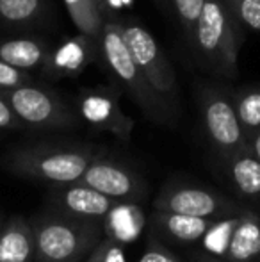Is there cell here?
<instances>
[{
    "label": "cell",
    "instance_id": "cell-1",
    "mask_svg": "<svg viewBox=\"0 0 260 262\" xmlns=\"http://www.w3.org/2000/svg\"><path fill=\"white\" fill-rule=\"evenodd\" d=\"M104 152V146L94 143L38 141L7 150L0 166L20 179L61 186L80 180L87 166Z\"/></svg>",
    "mask_w": 260,
    "mask_h": 262
},
{
    "label": "cell",
    "instance_id": "cell-2",
    "mask_svg": "<svg viewBox=\"0 0 260 262\" xmlns=\"http://www.w3.org/2000/svg\"><path fill=\"white\" fill-rule=\"evenodd\" d=\"M246 34L225 0H205L187 49L216 80H233L239 75V52Z\"/></svg>",
    "mask_w": 260,
    "mask_h": 262
},
{
    "label": "cell",
    "instance_id": "cell-3",
    "mask_svg": "<svg viewBox=\"0 0 260 262\" xmlns=\"http://www.w3.org/2000/svg\"><path fill=\"white\" fill-rule=\"evenodd\" d=\"M98 49H100L98 64L105 70L112 86L125 93L150 121L157 125H166V127L177 125V121L168 114L159 98L150 90L141 70L135 64L129 47L123 39L118 16H109L105 20L100 39H98Z\"/></svg>",
    "mask_w": 260,
    "mask_h": 262
},
{
    "label": "cell",
    "instance_id": "cell-4",
    "mask_svg": "<svg viewBox=\"0 0 260 262\" xmlns=\"http://www.w3.org/2000/svg\"><path fill=\"white\" fill-rule=\"evenodd\" d=\"M31 223L36 239L34 262H82L104 239L100 221L43 210Z\"/></svg>",
    "mask_w": 260,
    "mask_h": 262
},
{
    "label": "cell",
    "instance_id": "cell-5",
    "mask_svg": "<svg viewBox=\"0 0 260 262\" xmlns=\"http://www.w3.org/2000/svg\"><path fill=\"white\" fill-rule=\"evenodd\" d=\"M196 105L205 141L219 164L248 145L246 132L233 107L232 91L225 84L218 80L198 82Z\"/></svg>",
    "mask_w": 260,
    "mask_h": 262
},
{
    "label": "cell",
    "instance_id": "cell-6",
    "mask_svg": "<svg viewBox=\"0 0 260 262\" xmlns=\"http://www.w3.org/2000/svg\"><path fill=\"white\" fill-rule=\"evenodd\" d=\"M122 34L135 64L164 109L175 121L180 116V90L177 73L153 34L134 16L120 18Z\"/></svg>",
    "mask_w": 260,
    "mask_h": 262
},
{
    "label": "cell",
    "instance_id": "cell-7",
    "mask_svg": "<svg viewBox=\"0 0 260 262\" xmlns=\"http://www.w3.org/2000/svg\"><path fill=\"white\" fill-rule=\"evenodd\" d=\"M23 128L36 132L72 130L80 125V116L56 90L45 84L29 80L25 84L4 91Z\"/></svg>",
    "mask_w": 260,
    "mask_h": 262
},
{
    "label": "cell",
    "instance_id": "cell-8",
    "mask_svg": "<svg viewBox=\"0 0 260 262\" xmlns=\"http://www.w3.org/2000/svg\"><path fill=\"white\" fill-rule=\"evenodd\" d=\"M153 209L210 220L241 216L248 210L235 198L189 180H170L164 184L160 193L153 200Z\"/></svg>",
    "mask_w": 260,
    "mask_h": 262
},
{
    "label": "cell",
    "instance_id": "cell-9",
    "mask_svg": "<svg viewBox=\"0 0 260 262\" xmlns=\"http://www.w3.org/2000/svg\"><path fill=\"white\" fill-rule=\"evenodd\" d=\"M120 95L122 91L116 86L86 88L77 97V113L94 130L109 132L120 141H129L134 120L122 109Z\"/></svg>",
    "mask_w": 260,
    "mask_h": 262
},
{
    "label": "cell",
    "instance_id": "cell-10",
    "mask_svg": "<svg viewBox=\"0 0 260 262\" xmlns=\"http://www.w3.org/2000/svg\"><path fill=\"white\" fill-rule=\"evenodd\" d=\"M80 182L94 187L116 202L141 204L148 194L145 179L125 162L109 157L107 152L98 156L87 166L84 175L80 177Z\"/></svg>",
    "mask_w": 260,
    "mask_h": 262
},
{
    "label": "cell",
    "instance_id": "cell-11",
    "mask_svg": "<svg viewBox=\"0 0 260 262\" xmlns=\"http://www.w3.org/2000/svg\"><path fill=\"white\" fill-rule=\"evenodd\" d=\"M114 204L116 200L77 180V182L61 184V186H50L45 210L102 223L109 210L114 207Z\"/></svg>",
    "mask_w": 260,
    "mask_h": 262
},
{
    "label": "cell",
    "instance_id": "cell-12",
    "mask_svg": "<svg viewBox=\"0 0 260 262\" xmlns=\"http://www.w3.org/2000/svg\"><path fill=\"white\" fill-rule=\"evenodd\" d=\"M98 41L77 32L50 49L49 57L41 66V73L46 80L77 79L87 66L98 62Z\"/></svg>",
    "mask_w": 260,
    "mask_h": 262
},
{
    "label": "cell",
    "instance_id": "cell-13",
    "mask_svg": "<svg viewBox=\"0 0 260 262\" xmlns=\"http://www.w3.org/2000/svg\"><path fill=\"white\" fill-rule=\"evenodd\" d=\"M214 223L210 217H198L171 210L153 209L148 217V234L155 235L164 243L195 245L201 241L208 227Z\"/></svg>",
    "mask_w": 260,
    "mask_h": 262
},
{
    "label": "cell",
    "instance_id": "cell-14",
    "mask_svg": "<svg viewBox=\"0 0 260 262\" xmlns=\"http://www.w3.org/2000/svg\"><path fill=\"white\" fill-rule=\"evenodd\" d=\"M54 0H0V25L14 32H31L49 24Z\"/></svg>",
    "mask_w": 260,
    "mask_h": 262
},
{
    "label": "cell",
    "instance_id": "cell-15",
    "mask_svg": "<svg viewBox=\"0 0 260 262\" xmlns=\"http://www.w3.org/2000/svg\"><path fill=\"white\" fill-rule=\"evenodd\" d=\"M34 228L23 216H11L0 228V262H34Z\"/></svg>",
    "mask_w": 260,
    "mask_h": 262
},
{
    "label": "cell",
    "instance_id": "cell-16",
    "mask_svg": "<svg viewBox=\"0 0 260 262\" xmlns=\"http://www.w3.org/2000/svg\"><path fill=\"white\" fill-rule=\"evenodd\" d=\"M230 186L241 198L260 200V161L250 146H243L221 164Z\"/></svg>",
    "mask_w": 260,
    "mask_h": 262
},
{
    "label": "cell",
    "instance_id": "cell-17",
    "mask_svg": "<svg viewBox=\"0 0 260 262\" xmlns=\"http://www.w3.org/2000/svg\"><path fill=\"white\" fill-rule=\"evenodd\" d=\"M50 49L52 45L41 36H14L0 39V59L14 68L31 73L32 70H41Z\"/></svg>",
    "mask_w": 260,
    "mask_h": 262
},
{
    "label": "cell",
    "instance_id": "cell-18",
    "mask_svg": "<svg viewBox=\"0 0 260 262\" xmlns=\"http://www.w3.org/2000/svg\"><path fill=\"white\" fill-rule=\"evenodd\" d=\"M148 225L141 205L135 202H116L102 221L105 237H111L122 245H130L141 237Z\"/></svg>",
    "mask_w": 260,
    "mask_h": 262
},
{
    "label": "cell",
    "instance_id": "cell-19",
    "mask_svg": "<svg viewBox=\"0 0 260 262\" xmlns=\"http://www.w3.org/2000/svg\"><path fill=\"white\" fill-rule=\"evenodd\" d=\"M260 257V214L248 209L237 220L228 248L226 262H255Z\"/></svg>",
    "mask_w": 260,
    "mask_h": 262
},
{
    "label": "cell",
    "instance_id": "cell-20",
    "mask_svg": "<svg viewBox=\"0 0 260 262\" xmlns=\"http://www.w3.org/2000/svg\"><path fill=\"white\" fill-rule=\"evenodd\" d=\"M63 4L77 32H82L98 41L105 20L109 18L104 0H63Z\"/></svg>",
    "mask_w": 260,
    "mask_h": 262
},
{
    "label": "cell",
    "instance_id": "cell-21",
    "mask_svg": "<svg viewBox=\"0 0 260 262\" xmlns=\"http://www.w3.org/2000/svg\"><path fill=\"white\" fill-rule=\"evenodd\" d=\"M232 100L246 138L260 130V84H244L235 88L232 91Z\"/></svg>",
    "mask_w": 260,
    "mask_h": 262
},
{
    "label": "cell",
    "instance_id": "cell-22",
    "mask_svg": "<svg viewBox=\"0 0 260 262\" xmlns=\"http://www.w3.org/2000/svg\"><path fill=\"white\" fill-rule=\"evenodd\" d=\"M237 220H239V216L214 220V223L208 227V230L205 232V235L201 237V245H203L205 252L223 259L226 253V248H228L232 232L237 225Z\"/></svg>",
    "mask_w": 260,
    "mask_h": 262
},
{
    "label": "cell",
    "instance_id": "cell-23",
    "mask_svg": "<svg viewBox=\"0 0 260 262\" xmlns=\"http://www.w3.org/2000/svg\"><path fill=\"white\" fill-rule=\"evenodd\" d=\"M168 4L173 9L177 21L182 29V34H184L185 43H191L193 34H195V27L200 20L201 9L205 6V0H166Z\"/></svg>",
    "mask_w": 260,
    "mask_h": 262
},
{
    "label": "cell",
    "instance_id": "cell-24",
    "mask_svg": "<svg viewBox=\"0 0 260 262\" xmlns=\"http://www.w3.org/2000/svg\"><path fill=\"white\" fill-rule=\"evenodd\" d=\"M246 32L260 34V0H225Z\"/></svg>",
    "mask_w": 260,
    "mask_h": 262
},
{
    "label": "cell",
    "instance_id": "cell-25",
    "mask_svg": "<svg viewBox=\"0 0 260 262\" xmlns=\"http://www.w3.org/2000/svg\"><path fill=\"white\" fill-rule=\"evenodd\" d=\"M87 262H129L125 257V245L104 235V239L89 253Z\"/></svg>",
    "mask_w": 260,
    "mask_h": 262
},
{
    "label": "cell",
    "instance_id": "cell-26",
    "mask_svg": "<svg viewBox=\"0 0 260 262\" xmlns=\"http://www.w3.org/2000/svg\"><path fill=\"white\" fill-rule=\"evenodd\" d=\"M137 262H184L171 248H168L166 243L157 239L155 235L148 234L146 250Z\"/></svg>",
    "mask_w": 260,
    "mask_h": 262
},
{
    "label": "cell",
    "instance_id": "cell-27",
    "mask_svg": "<svg viewBox=\"0 0 260 262\" xmlns=\"http://www.w3.org/2000/svg\"><path fill=\"white\" fill-rule=\"evenodd\" d=\"M29 80H32L31 73L14 68V66L7 64V62H4L0 59V93H4L7 90H13V88L29 82Z\"/></svg>",
    "mask_w": 260,
    "mask_h": 262
},
{
    "label": "cell",
    "instance_id": "cell-28",
    "mask_svg": "<svg viewBox=\"0 0 260 262\" xmlns=\"http://www.w3.org/2000/svg\"><path fill=\"white\" fill-rule=\"evenodd\" d=\"M0 130H25L20 118L11 109L9 102L0 93Z\"/></svg>",
    "mask_w": 260,
    "mask_h": 262
},
{
    "label": "cell",
    "instance_id": "cell-29",
    "mask_svg": "<svg viewBox=\"0 0 260 262\" xmlns=\"http://www.w3.org/2000/svg\"><path fill=\"white\" fill-rule=\"evenodd\" d=\"M137 0H104L105 11L109 16H118L122 11H127L130 7H134V4Z\"/></svg>",
    "mask_w": 260,
    "mask_h": 262
},
{
    "label": "cell",
    "instance_id": "cell-30",
    "mask_svg": "<svg viewBox=\"0 0 260 262\" xmlns=\"http://www.w3.org/2000/svg\"><path fill=\"white\" fill-rule=\"evenodd\" d=\"M191 262H226V260H223V259H219V257H216V255H212V253L201 250V252L193 253Z\"/></svg>",
    "mask_w": 260,
    "mask_h": 262
},
{
    "label": "cell",
    "instance_id": "cell-31",
    "mask_svg": "<svg viewBox=\"0 0 260 262\" xmlns=\"http://www.w3.org/2000/svg\"><path fill=\"white\" fill-rule=\"evenodd\" d=\"M248 146H250L251 152L255 154V157L260 161V130L253 132L251 136H248Z\"/></svg>",
    "mask_w": 260,
    "mask_h": 262
},
{
    "label": "cell",
    "instance_id": "cell-32",
    "mask_svg": "<svg viewBox=\"0 0 260 262\" xmlns=\"http://www.w3.org/2000/svg\"><path fill=\"white\" fill-rule=\"evenodd\" d=\"M2 225H4V220H2V214H0V228H2Z\"/></svg>",
    "mask_w": 260,
    "mask_h": 262
},
{
    "label": "cell",
    "instance_id": "cell-33",
    "mask_svg": "<svg viewBox=\"0 0 260 262\" xmlns=\"http://www.w3.org/2000/svg\"><path fill=\"white\" fill-rule=\"evenodd\" d=\"M157 4H166V0H155Z\"/></svg>",
    "mask_w": 260,
    "mask_h": 262
},
{
    "label": "cell",
    "instance_id": "cell-34",
    "mask_svg": "<svg viewBox=\"0 0 260 262\" xmlns=\"http://www.w3.org/2000/svg\"><path fill=\"white\" fill-rule=\"evenodd\" d=\"M255 262H260V257H258V259H257V260H255Z\"/></svg>",
    "mask_w": 260,
    "mask_h": 262
}]
</instances>
